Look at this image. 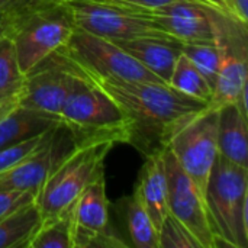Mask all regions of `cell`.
I'll return each instance as SVG.
<instances>
[{
    "mask_svg": "<svg viewBox=\"0 0 248 248\" xmlns=\"http://www.w3.org/2000/svg\"><path fill=\"white\" fill-rule=\"evenodd\" d=\"M158 248H202L196 238L170 214L158 230Z\"/></svg>",
    "mask_w": 248,
    "mask_h": 248,
    "instance_id": "cell-25",
    "label": "cell"
},
{
    "mask_svg": "<svg viewBox=\"0 0 248 248\" xmlns=\"http://www.w3.org/2000/svg\"><path fill=\"white\" fill-rule=\"evenodd\" d=\"M60 1H71V0H60Z\"/></svg>",
    "mask_w": 248,
    "mask_h": 248,
    "instance_id": "cell-33",
    "label": "cell"
},
{
    "mask_svg": "<svg viewBox=\"0 0 248 248\" xmlns=\"http://www.w3.org/2000/svg\"><path fill=\"white\" fill-rule=\"evenodd\" d=\"M19 94L20 92L13 94H0V119L19 105Z\"/></svg>",
    "mask_w": 248,
    "mask_h": 248,
    "instance_id": "cell-30",
    "label": "cell"
},
{
    "mask_svg": "<svg viewBox=\"0 0 248 248\" xmlns=\"http://www.w3.org/2000/svg\"><path fill=\"white\" fill-rule=\"evenodd\" d=\"M46 0H0V13L17 15L29 7H33Z\"/></svg>",
    "mask_w": 248,
    "mask_h": 248,
    "instance_id": "cell-28",
    "label": "cell"
},
{
    "mask_svg": "<svg viewBox=\"0 0 248 248\" xmlns=\"http://www.w3.org/2000/svg\"><path fill=\"white\" fill-rule=\"evenodd\" d=\"M113 144L100 142L74 147L49 171L35 195L42 219L55 217L70 208L84 187L102 171Z\"/></svg>",
    "mask_w": 248,
    "mask_h": 248,
    "instance_id": "cell-5",
    "label": "cell"
},
{
    "mask_svg": "<svg viewBox=\"0 0 248 248\" xmlns=\"http://www.w3.org/2000/svg\"><path fill=\"white\" fill-rule=\"evenodd\" d=\"M60 57L70 71L60 119L70 132L74 145L128 144L131 121L124 109L77 65L64 55L60 54Z\"/></svg>",
    "mask_w": 248,
    "mask_h": 248,
    "instance_id": "cell-2",
    "label": "cell"
},
{
    "mask_svg": "<svg viewBox=\"0 0 248 248\" xmlns=\"http://www.w3.org/2000/svg\"><path fill=\"white\" fill-rule=\"evenodd\" d=\"M60 124L54 116L17 105L0 119V148L36 137Z\"/></svg>",
    "mask_w": 248,
    "mask_h": 248,
    "instance_id": "cell-18",
    "label": "cell"
},
{
    "mask_svg": "<svg viewBox=\"0 0 248 248\" xmlns=\"http://www.w3.org/2000/svg\"><path fill=\"white\" fill-rule=\"evenodd\" d=\"M182 52L192 61L199 73L206 78L211 87H215L219 55L215 42L214 44H182Z\"/></svg>",
    "mask_w": 248,
    "mask_h": 248,
    "instance_id": "cell-24",
    "label": "cell"
},
{
    "mask_svg": "<svg viewBox=\"0 0 248 248\" xmlns=\"http://www.w3.org/2000/svg\"><path fill=\"white\" fill-rule=\"evenodd\" d=\"M124 202L125 224L132 246L137 248H158V230L137 196L132 193Z\"/></svg>",
    "mask_w": 248,
    "mask_h": 248,
    "instance_id": "cell-20",
    "label": "cell"
},
{
    "mask_svg": "<svg viewBox=\"0 0 248 248\" xmlns=\"http://www.w3.org/2000/svg\"><path fill=\"white\" fill-rule=\"evenodd\" d=\"M62 3L70 13L74 28L89 33L110 41L153 38L180 44L157 26L108 0H71Z\"/></svg>",
    "mask_w": 248,
    "mask_h": 248,
    "instance_id": "cell-8",
    "label": "cell"
},
{
    "mask_svg": "<svg viewBox=\"0 0 248 248\" xmlns=\"http://www.w3.org/2000/svg\"><path fill=\"white\" fill-rule=\"evenodd\" d=\"M57 126H54V128L48 129L46 132H42V134H39L36 137H32L29 140L20 141V142H15V144H10L7 147L0 148V171L15 166L16 163H19V161L25 160L26 157H29L31 154H33L46 141V138L51 135V132Z\"/></svg>",
    "mask_w": 248,
    "mask_h": 248,
    "instance_id": "cell-26",
    "label": "cell"
},
{
    "mask_svg": "<svg viewBox=\"0 0 248 248\" xmlns=\"http://www.w3.org/2000/svg\"><path fill=\"white\" fill-rule=\"evenodd\" d=\"M74 31L64 3L46 0L10 17L9 36L20 71L26 76L39 62L62 48Z\"/></svg>",
    "mask_w": 248,
    "mask_h": 248,
    "instance_id": "cell-4",
    "label": "cell"
},
{
    "mask_svg": "<svg viewBox=\"0 0 248 248\" xmlns=\"http://www.w3.org/2000/svg\"><path fill=\"white\" fill-rule=\"evenodd\" d=\"M113 42L169 84L174 64L182 52V44L153 38L119 39Z\"/></svg>",
    "mask_w": 248,
    "mask_h": 248,
    "instance_id": "cell-16",
    "label": "cell"
},
{
    "mask_svg": "<svg viewBox=\"0 0 248 248\" xmlns=\"http://www.w3.org/2000/svg\"><path fill=\"white\" fill-rule=\"evenodd\" d=\"M209 19L219 55L218 74L209 108L219 109L224 105L237 103L247 93V23H243L228 12L214 7L209 9Z\"/></svg>",
    "mask_w": 248,
    "mask_h": 248,
    "instance_id": "cell-6",
    "label": "cell"
},
{
    "mask_svg": "<svg viewBox=\"0 0 248 248\" xmlns=\"http://www.w3.org/2000/svg\"><path fill=\"white\" fill-rule=\"evenodd\" d=\"M23 83L25 74L19 68L13 42L6 35L0 39V94L17 93Z\"/></svg>",
    "mask_w": 248,
    "mask_h": 248,
    "instance_id": "cell-23",
    "label": "cell"
},
{
    "mask_svg": "<svg viewBox=\"0 0 248 248\" xmlns=\"http://www.w3.org/2000/svg\"><path fill=\"white\" fill-rule=\"evenodd\" d=\"M225 4L238 20L243 23L248 22V0H225Z\"/></svg>",
    "mask_w": 248,
    "mask_h": 248,
    "instance_id": "cell-29",
    "label": "cell"
},
{
    "mask_svg": "<svg viewBox=\"0 0 248 248\" xmlns=\"http://www.w3.org/2000/svg\"><path fill=\"white\" fill-rule=\"evenodd\" d=\"M57 51L84 71L99 77L125 81L164 83L113 41L77 28H74L68 42Z\"/></svg>",
    "mask_w": 248,
    "mask_h": 248,
    "instance_id": "cell-7",
    "label": "cell"
},
{
    "mask_svg": "<svg viewBox=\"0 0 248 248\" xmlns=\"http://www.w3.org/2000/svg\"><path fill=\"white\" fill-rule=\"evenodd\" d=\"M222 1H224V3H225V0H222ZM225 6H227V4H225ZM227 9H228V7H227Z\"/></svg>",
    "mask_w": 248,
    "mask_h": 248,
    "instance_id": "cell-34",
    "label": "cell"
},
{
    "mask_svg": "<svg viewBox=\"0 0 248 248\" xmlns=\"http://www.w3.org/2000/svg\"><path fill=\"white\" fill-rule=\"evenodd\" d=\"M109 224L105 171L99 173L73 203V248H89Z\"/></svg>",
    "mask_w": 248,
    "mask_h": 248,
    "instance_id": "cell-14",
    "label": "cell"
},
{
    "mask_svg": "<svg viewBox=\"0 0 248 248\" xmlns=\"http://www.w3.org/2000/svg\"><path fill=\"white\" fill-rule=\"evenodd\" d=\"M13 15L7 13H0V39L9 33V26H10V17Z\"/></svg>",
    "mask_w": 248,
    "mask_h": 248,
    "instance_id": "cell-32",
    "label": "cell"
},
{
    "mask_svg": "<svg viewBox=\"0 0 248 248\" xmlns=\"http://www.w3.org/2000/svg\"><path fill=\"white\" fill-rule=\"evenodd\" d=\"M124 3H129V4H135L140 7H145V9H154V7H160V6H166V4H171L176 1H198V0H119ZM199 3V1H198ZM202 4V3H201Z\"/></svg>",
    "mask_w": 248,
    "mask_h": 248,
    "instance_id": "cell-31",
    "label": "cell"
},
{
    "mask_svg": "<svg viewBox=\"0 0 248 248\" xmlns=\"http://www.w3.org/2000/svg\"><path fill=\"white\" fill-rule=\"evenodd\" d=\"M217 247H248V169L218 154L205 189Z\"/></svg>",
    "mask_w": 248,
    "mask_h": 248,
    "instance_id": "cell-3",
    "label": "cell"
},
{
    "mask_svg": "<svg viewBox=\"0 0 248 248\" xmlns=\"http://www.w3.org/2000/svg\"><path fill=\"white\" fill-rule=\"evenodd\" d=\"M108 1L150 22L160 31L177 39L180 44H214L209 6L198 1H176L154 9H145L119 0Z\"/></svg>",
    "mask_w": 248,
    "mask_h": 248,
    "instance_id": "cell-11",
    "label": "cell"
},
{
    "mask_svg": "<svg viewBox=\"0 0 248 248\" xmlns=\"http://www.w3.org/2000/svg\"><path fill=\"white\" fill-rule=\"evenodd\" d=\"M70 71L55 51L25 76L19 106L46 113L60 122L61 106L68 89Z\"/></svg>",
    "mask_w": 248,
    "mask_h": 248,
    "instance_id": "cell-13",
    "label": "cell"
},
{
    "mask_svg": "<svg viewBox=\"0 0 248 248\" xmlns=\"http://www.w3.org/2000/svg\"><path fill=\"white\" fill-rule=\"evenodd\" d=\"M42 215L35 201L0 218V248H28Z\"/></svg>",
    "mask_w": 248,
    "mask_h": 248,
    "instance_id": "cell-19",
    "label": "cell"
},
{
    "mask_svg": "<svg viewBox=\"0 0 248 248\" xmlns=\"http://www.w3.org/2000/svg\"><path fill=\"white\" fill-rule=\"evenodd\" d=\"M218 109L208 108L183 126L169 142L183 170L195 180L205 196V189L218 157Z\"/></svg>",
    "mask_w": 248,
    "mask_h": 248,
    "instance_id": "cell-10",
    "label": "cell"
},
{
    "mask_svg": "<svg viewBox=\"0 0 248 248\" xmlns=\"http://www.w3.org/2000/svg\"><path fill=\"white\" fill-rule=\"evenodd\" d=\"M164 169L169 214L196 238L201 247L217 248V238L209 222L205 196L169 148L164 150Z\"/></svg>",
    "mask_w": 248,
    "mask_h": 248,
    "instance_id": "cell-9",
    "label": "cell"
},
{
    "mask_svg": "<svg viewBox=\"0 0 248 248\" xmlns=\"http://www.w3.org/2000/svg\"><path fill=\"white\" fill-rule=\"evenodd\" d=\"M218 154L225 160L248 169L247 116L235 103L218 109Z\"/></svg>",
    "mask_w": 248,
    "mask_h": 248,
    "instance_id": "cell-17",
    "label": "cell"
},
{
    "mask_svg": "<svg viewBox=\"0 0 248 248\" xmlns=\"http://www.w3.org/2000/svg\"><path fill=\"white\" fill-rule=\"evenodd\" d=\"M74 147L67 128L58 125L33 154L0 171V190H29L36 195L51 169Z\"/></svg>",
    "mask_w": 248,
    "mask_h": 248,
    "instance_id": "cell-12",
    "label": "cell"
},
{
    "mask_svg": "<svg viewBox=\"0 0 248 248\" xmlns=\"http://www.w3.org/2000/svg\"><path fill=\"white\" fill-rule=\"evenodd\" d=\"M32 201L35 193L29 190H0V218Z\"/></svg>",
    "mask_w": 248,
    "mask_h": 248,
    "instance_id": "cell-27",
    "label": "cell"
},
{
    "mask_svg": "<svg viewBox=\"0 0 248 248\" xmlns=\"http://www.w3.org/2000/svg\"><path fill=\"white\" fill-rule=\"evenodd\" d=\"M169 86H171L173 89L190 97H195L208 103L211 102L212 93H214V89L211 87V84L206 81V78L199 73V70L192 64V61L183 52H180L174 64Z\"/></svg>",
    "mask_w": 248,
    "mask_h": 248,
    "instance_id": "cell-22",
    "label": "cell"
},
{
    "mask_svg": "<svg viewBox=\"0 0 248 248\" xmlns=\"http://www.w3.org/2000/svg\"><path fill=\"white\" fill-rule=\"evenodd\" d=\"M71 217L73 205L55 217L42 219L28 248H73Z\"/></svg>",
    "mask_w": 248,
    "mask_h": 248,
    "instance_id": "cell-21",
    "label": "cell"
},
{
    "mask_svg": "<svg viewBox=\"0 0 248 248\" xmlns=\"http://www.w3.org/2000/svg\"><path fill=\"white\" fill-rule=\"evenodd\" d=\"M80 70L124 109L131 121L128 144L145 157L166 150L170 140L209 105L164 83L106 78Z\"/></svg>",
    "mask_w": 248,
    "mask_h": 248,
    "instance_id": "cell-1",
    "label": "cell"
},
{
    "mask_svg": "<svg viewBox=\"0 0 248 248\" xmlns=\"http://www.w3.org/2000/svg\"><path fill=\"white\" fill-rule=\"evenodd\" d=\"M134 195L145 208L155 228L160 230L161 222L169 215L164 150L145 157Z\"/></svg>",
    "mask_w": 248,
    "mask_h": 248,
    "instance_id": "cell-15",
    "label": "cell"
}]
</instances>
